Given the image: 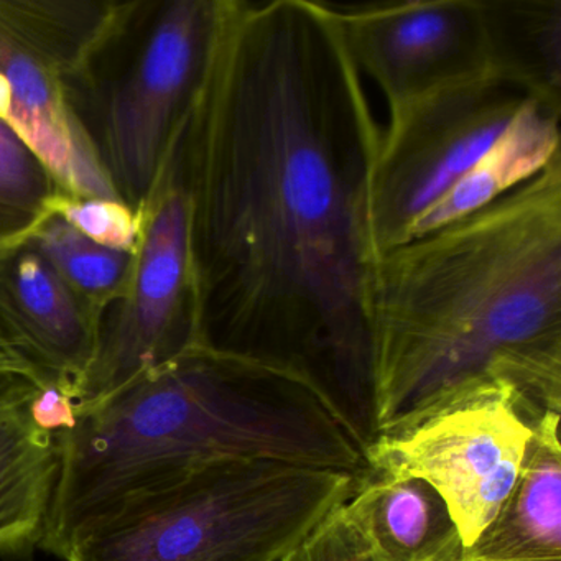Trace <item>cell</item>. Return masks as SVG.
Here are the masks:
<instances>
[{
	"instance_id": "cell-1",
	"label": "cell",
	"mask_w": 561,
	"mask_h": 561,
	"mask_svg": "<svg viewBox=\"0 0 561 561\" xmlns=\"http://www.w3.org/2000/svg\"><path fill=\"white\" fill-rule=\"evenodd\" d=\"M363 78L328 2L219 0L172 162L188 196L199 347L297 377L366 449L382 126Z\"/></svg>"
},
{
	"instance_id": "cell-2",
	"label": "cell",
	"mask_w": 561,
	"mask_h": 561,
	"mask_svg": "<svg viewBox=\"0 0 561 561\" xmlns=\"http://www.w3.org/2000/svg\"><path fill=\"white\" fill-rule=\"evenodd\" d=\"M373 373L376 436L484 377L560 402L561 157L377 259Z\"/></svg>"
},
{
	"instance_id": "cell-3",
	"label": "cell",
	"mask_w": 561,
	"mask_h": 561,
	"mask_svg": "<svg viewBox=\"0 0 561 561\" xmlns=\"http://www.w3.org/2000/svg\"><path fill=\"white\" fill-rule=\"evenodd\" d=\"M57 439L60 476L42 548L61 560L111 512L213 462L367 469L359 443L307 383L206 347L81 407Z\"/></svg>"
},
{
	"instance_id": "cell-4",
	"label": "cell",
	"mask_w": 561,
	"mask_h": 561,
	"mask_svg": "<svg viewBox=\"0 0 561 561\" xmlns=\"http://www.w3.org/2000/svg\"><path fill=\"white\" fill-rule=\"evenodd\" d=\"M219 0H129L65 98L114 195L142 215L205 87Z\"/></svg>"
},
{
	"instance_id": "cell-5",
	"label": "cell",
	"mask_w": 561,
	"mask_h": 561,
	"mask_svg": "<svg viewBox=\"0 0 561 561\" xmlns=\"http://www.w3.org/2000/svg\"><path fill=\"white\" fill-rule=\"evenodd\" d=\"M359 476L274 461L213 462L111 512L64 560L282 561L351 497Z\"/></svg>"
},
{
	"instance_id": "cell-6",
	"label": "cell",
	"mask_w": 561,
	"mask_h": 561,
	"mask_svg": "<svg viewBox=\"0 0 561 561\" xmlns=\"http://www.w3.org/2000/svg\"><path fill=\"white\" fill-rule=\"evenodd\" d=\"M511 380L484 377L456 390L364 449L367 469L422 479L443 499L469 548L511 494L534 425L547 415Z\"/></svg>"
},
{
	"instance_id": "cell-7",
	"label": "cell",
	"mask_w": 561,
	"mask_h": 561,
	"mask_svg": "<svg viewBox=\"0 0 561 561\" xmlns=\"http://www.w3.org/2000/svg\"><path fill=\"white\" fill-rule=\"evenodd\" d=\"M531 98L543 96L489 68L389 110L369 185L377 259L409 241L415 222L482 159Z\"/></svg>"
},
{
	"instance_id": "cell-8",
	"label": "cell",
	"mask_w": 561,
	"mask_h": 561,
	"mask_svg": "<svg viewBox=\"0 0 561 561\" xmlns=\"http://www.w3.org/2000/svg\"><path fill=\"white\" fill-rule=\"evenodd\" d=\"M199 347L198 294L190 249V206L170 160L142 211L126 294L101 314L90 369L75 390L78 409Z\"/></svg>"
},
{
	"instance_id": "cell-9",
	"label": "cell",
	"mask_w": 561,
	"mask_h": 561,
	"mask_svg": "<svg viewBox=\"0 0 561 561\" xmlns=\"http://www.w3.org/2000/svg\"><path fill=\"white\" fill-rule=\"evenodd\" d=\"M360 73L387 107L494 67L485 0L331 4Z\"/></svg>"
},
{
	"instance_id": "cell-10",
	"label": "cell",
	"mask_w": 561,
	"mask_h": 561,
	"mask_svg": "<svg viewBox=\"0 0 561 561\" xmlns=\"http://www.w3.org/2000/svg\"><path fill=\"white\" fill-rule=\"evenodd\" d=\"M100 314L60 277L31 239L0 248V347L42 386L75 390L90 369Z\"/></svg>"
},
{
	"instance_id": "cell-11",
	"label": "cell",
	"mask_w": 561,
	"mask_h": 561,
	"mask_svg": "<svg viewBox=\"0 0 561 561\" xmlns=\"http://www.w3.org/2000/svg\"><path fill=\"white\" fill-rule=\"evenodd\" d=\"M0 119L44 157L71 196L117 199L71 116L64 78L2 24Z\"/></svg>"
},
{
	"instance_id": "cell-12",
	"label": "cell",
	"mask_w": 561,
	"mask_h": 561,
	"mask_svg": "<svg viewBox=\"0 0 561 561\" xmlns=\"http://www.w3.org/2000/svg\"><path fill=\"white\" fill-rule=\"evenodd\" d=\"M560 416L535 422L511 494L461 561H561Z\"/></svg>"
},
{
	"instance_id": "cell-13",
	"label": "cell",
	"mask_w": 561,
	"mask_h": 561,
	"mask_svg": "<svg viewBox=\"0 0 561 561\" xmlns=\"http://www.w3.org/2000/svg\"><path fill=\"white\" fill-rule=\"evenodd\" d=\"M344 505L383 561H461L465 547L451 514L422 479L367 469Z\"/></svg>"
},
{
	"instance_id": "cell-14",
	"label": "cell",
	"mask_w": 561,
	"mask_h": 561,
	"mask_svg": "<svg viewBox=\"0 0 561 561\" xmlns=\"http://www.w3.org/2000/svg\"><path fill=\"white\" fill-rule=\"evenodd\" d=\"M560 123L561 101L528 100L482 159L415 222L410 239L479 211L543 172L561 157Z\"/></svg>"
},
{
	"instance_id": "cell-15",
	"label": "cell",
	"mask_w": 561,
	"mask_h": 561,
	"mask_svg": "<svg viewBox=\"0 0 561 561\" xmlns=\"http://www.w3.org/2000/svg\"><path fill=\"white\" fill-rule=\"evenodd\" d=\"M60 466L57 436L35 425L28 403L0 405V557L42 548Z\"/></svg>"
},
{
	"instance_id": "cell-16",
	"label": "cell",
	"mask_w": 561,
	"mask_h": 561,
	"mask_svg": "<svg viewBox=\"0 0 561 561\" xmlns=\"http://www.w3.org/2000/svg\"><path fill=\"white\" fill-rule=\"evenodd\" d=\"M119 5V0H0V24L41 55L65 81L106 34Z\"/></svg>"
},
{
	"instance_id": "cell-17",
	"label": "cell",
	"mask_w": 561,
	"mask_h": 561,
	"mask_svg": "<svg viewBox=\"0 0 561 561\" xmlns=\"http://www.w3.org/2000/svg\"><path fill=\"white\" fill-rule=\"evenodd\" d=\"M494 67L561 101L560 2H488Z\"/></svg>"
},
{
	"instance_id": "cell-18",
	"label": "cell",
	"mask_w": 561,
	"mask_h": 561,
	"mask_svg": "<svg viewBox=\"0 0 561 561\" xmlns=\"http://www.w3.org/2000/svg\"><path fill=\"white\" fill-rule=\"evenodd\" d=\"M28 239L54 265L68 287L100 318L110 305L126 294L136 251L100 244L78 231L58 213Z\"/></svg>"
},
{
	"instance_id": "cell-19",
	"label": "cell",
	"mask_w": 561,
	"mask_h": 561,
	"mask_svg": "<svg viewBox=\"0 0 561 561\" xmlns=\"http://www.w3.org/2000/svg\"><path fill=\"white\" fill-rule=\"evenodd\" d=\"M67 196L44 157L0 119V248L27 241Z\"/></svg>"
},
{
	"instance_id": "cell-20",
	"label": "cell",
	"mask_w": 561,
	"mask_h": 561,
	"mask_svg": "<svg viewBox=\"0 0 561 561\" xmlns=\"http://www.w3.org/2000/svg\"><path fill=\"white\" fill-rule=\"evenodd\" d=\"M57 213L100 244L124 251H136L139 244L142 215L119 199L67 196Z\"/></svg>"
},
{
	"instance_id": "cell-21",
	"label": "cell",
	"mask_w": 561,
	"mask_h": 561,
	"mask_svg": "<svg viewBox=\"0 0 561 561\" xmlns=\"http://www.w3.org/2000/svg\"><path fill=\"white\" fill-rule=\"evenodd\" d=\"M282 561H383L370 547L346 505L334 508L290 554Z\"/></svg>"
},
{
	"instance_id": "cell-22",
	"label": "cell",
	"mask_w": 561,
	"mask_h": 561,
	"mask_svg": "<svg viewBox=\"0 0 561 561\" xmlns=\"http://www.w3.org/2000/svg\"><path fill=\"white\" fill-rule=\"evenodd\" d=\"M28 413L38 428L60 435L77 425L78 407L73 397L60 387H44L28 402Z\"/></svg>"
},
{
	"instance_id": "cell-23",
	"label": "cell",
	"mask_w": 561,
	"mask_h": 561,
	"mask_svg": "<svg viewBox=\"0 0 561 561\" xmlns=\"http://www.w3.org/2000/svg\"><path fill=\"white\" fill-rule=\"evenodd\" d=\"M42 389L34 373L0 347V405L28 403Z\"/></svg>"
}]
</instances>
